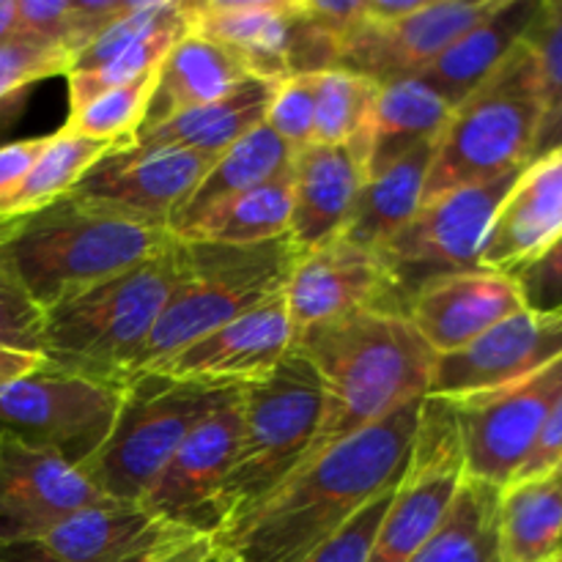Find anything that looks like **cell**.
<instances>
[{"mask_svg":"<svg viewBox=\"0 0 562 562\" xmlns=\"http://www.w3.org/2000/svg\"><path fill=\"white\" fill-rule=\"evenodd\" d=\"M420 406L423 401H412L335 445L245 519L212 536L228 547L236 562H305L398 481Z\"/></svg>","mask_w":562,"mask_h":562,"instance_id":"cell-1","label":"cell"},{"mask_svg":"<svg viewBox=\"0 0 562 562\" xmlns=\"http://www.w3.org/2000/svg\"><path fill=\"white\" fill-rule=\"evenodd\" d=\"M294 349L313 362L324 395L316 439L300 470L401 406L428 398L437 366V355L409 318L384 311L351 313L300 329Z\"/></svg>","mask_w":562,"mask_h":562,"instance_id":"cell-2","label":"cell"},{"mask_svg":"<svg viewBox=\"0 0 562 562\" xmlns=\"http://www.w3.org/2000/svg\"><path fill=\"white\" fill-rule=\"evenodd\" d=\"M184 272V247H168L126 272L44 311L42 357L55 368L130 382Z\"/></svg>","mask_w":562,"mask_h":562,"instance_id":"cell-3","label":"cell"},{"mask_svg":"<svg viewBox=\"0 0 562 562\" xmlns=\"http://www.w3.org/2000/svg\"><path fill=\"white\" fill-rule=\"evenodd\" d=\"M9 220L5 250L44 311L126 272L173 241L170 231L132 223L75 195Z\"/></svg>","mask_w":562,"mask_h":562,"instance_id":"cell-4","label":"cell"},{"mask_svg":"<svg viewBox=\"0 0 562 562\" xmlns=\"http://www.w3.org/2000/svg\"><path fill=\"white\" fill-rule=\"evenodd\" d=\"M322 406V379L294 346L263 382L245 387L239 448L209 514V532L245 519L300 470L316 439Z\"/></svg>","mask_w":562,"mask_h":562,"instance_id":"cell-5","label":"cell"},{"mask_svg":"<svg viewBox=\"0 0 562 562\" xmlns=\"http://www.w3.org/2000/svg\"><path fill=\"white\" fill-rule=\"evenodd\" d=\"M543 119L547 102L538 64L519 42L514 53L453 108L434 148L423 201L525 168Z\"/></svg>","mask_w":562,"mask_h":562,"instance_id":"cell-6","label":"cell"},{"mask_svg":"<svg viewBox=\"0 0 562 562\" xmlns=\"http://www.w3.org/2000/svg\"><path fill=\"white\" fill-rule=\"evenodd\" d=\"M184 272L130 379L148 373L192 340L283 294L302 258L291 236L261 245L184 241Z\"/></svg>","mask_w":562,"mask_h":562,"instance_id":"cell-7","label":"cell"},{"mask_svg":"<svg viewBox=\"0 0 562 562\" xmlns=\"http://www.w3.org/2000/svg\"><path fill=\"white\" fill-rule=\"evenodd\" d=\"M241 390L157 373L130 379L113 431L82 472L102 497L140 499L192 428L239 398Z\"/></svg>","mask_w":562,"mask_h":562,"instance_id":"cell-8","label":"cell"},{"mask_svg":"<svg viewBox=\"0 0 562 562\" xmlns=\"http://www.w3.org/2000/svg\"><path fill=\"white\" fill-rule=\"evenodd\" d=\"M521 170L428 198L415 217L379 247L398 316H406L412 296L431 280L481 269V247L494 214Z\"/></svg>","mask_w":562,"mask_h":562,"instance_id":"cell-9","label":"cell"},{"mask_svg":"<svg viewBox=\"0 0 562 562\" xmlns=\"http://www.w3.org/2000/svg\"><path fill=\"white\" fill-rule=\"evenodd\" d=\"M464 481V442L453 406L428 395L368 562H409L442 525Z\"/></svg>","mask_w":562,"mask_h":562,"instance_id":"cell-10","label":"cell"},{"mask_svg":"<svg viewBox=\"0 0 562 562\" xmlns=\"http://www.w3.org/2000/svg\"><path fill=\"white\" fill-rule=\"evenodd\" d=\"M126 384L44 362L0 393V431L86 467L119 420Z\"/></svg>","mask_w":562,"mask_h":562,"instance_id":"cell-11","label":"cell"},{"mask_svg":"<svg viewBox=\"0 0 562 562\" xmlns=\"http://www.w3.org/2000/svg\"><path fill=\"white\" fill-rule=\"evenodd\" d=\"M562 398V357L492 393L448 401L464 442L467 475L505 488ZM445 401V398H442Z\"/></svg>","mask_w":562,"mask_h":562,"instance_id":"cell-12","label":"cell"},{"mask_svg":"<svg viewBox=\"0 0 562 562\" xmlns=\"http://www.w3.org/2000/svg\"><path fill=\"white\" fill-rule=\"evenodd\" d=\"M212 159L170 146H113L69 195L148 228L170 231L187 198L206 176Z\"/></svg>","mask_w":562,"mask_h":562,"instance_id":"cell-13","label":"cell"},{"mask_svg":"<svg viewBox=\"0 0 562 562\" xmlns=\"http://www.w3.org/2000/svg\"><path fill=\"white\" fill-rule=\"evenodd\" d=\"M99 497L80 467L55 450L0 431V541H42Z\"/></svg>","mask_w":562,"mask_h":562,"instance_id":"cell-14","label":"cell"},{"mask_svg":"<svg viewBox=\"0 0 562 562\" xmlns=\"http://www.w3.org/2000/svg\"><path fill=\"white\" fill-rule=\"evenodd\" d=\"M291 346H294V324L283 291L245 316L192 340L148 373L179 379V382L250 387L263 382L283 362Z\"/></svg>","mask_w":562,"mask_h":562,"instance_id":"cell-15","label":"cell"},{"mask_svg":"<svg viewBox=\"0 0 562 562\" xmlns=\"http://www.w3.org/2000/svg\"><path fill=\"white\" fill-rule=\"evenodd\" d=\"M499 0H426L420 11L395 25L362 20L349 36L340 69L368 77L376 86L409 80L434 64L456 38L486 20Z\"/></svg>","mask_w":562,"mask_h":562,"instance_id":"cell-16","label":"cell"},{"mask_svg":"<svg viewBox=\"0 0 562 562\" xmlns=\"http://www.w3.org/2000/svg\"><path fill=\"white\" fill-rule=\"evenodd\" d=\"M558 357H562V307L549 313L525 307L467 349L437 357L428 395L456 401L492 393L527 373L541 371Z\"/></svg>","mask_w":562,"mask_h":562,"instance_id":"cell-17","label":"cell"},{"mask_svg":"<svg viewBox=\"0 0 562 562\" xmlns=\"http://www.w3.org/2000/svg\"><path fill=\"white\" fill-rule=\"evenodd\" d=\"M285 305L294 333L362 311L395 313L393 285L379 252L344 236L296 261L285 285Z\"/></svg>","mask_w":562,"mask_h":562,"instance_id":"cell-18","label":"cell"},{"mask_svg":"<svg viewBox=\"0 0 562 562\" xmlns=\"http://www.w3.org/2000/svg\"><path fill=\"white\" fill-rule=\"evenodd\" d=\"M241 393L192 428L190 437L170 456L140 497L148 510L209 532V514L239 448Z\"/></svg>","mask_w":562,"mask_h":562,"instance_id":"cell-19","label":"cell"},{"mask_svg":"<svg viewBox=\"0 0 562 562\" xmlns=\"http://www.w3.org/2000/svg\"><path fill=\"white\" fill-rule=\"evenodd\" d=\"M519 311H525V300L510 274L472 269L423 285L412 296L406 318L428 349L445 357L467 349Z\"/></svg>","mask_w":562,"mask_h":562,"instance_id":"cell-20","label":"cell"},{"mask_svg":"<svg viewBox=\"0 0 562 562\" xmlns=\"http://www.w3.org/2000/svg\"><path fill=\"white\" fill-rule=\"evenodd\" d=\"M201 530L148 510L140 499L99 497L60 521L44 549L64 562H148Z\"/></svg>","mask_w":562,"mask_h":562,"instance_id":"cell-21","label":"cell"},{"mask_svg":"<svg viewBox=\"0 0 562 562\" xmlns=\"http://www.w3.org/2000/svg\"><path fill=\"white\" fill-rule=\"evenodd\" d=\"M562 236V148L530 159L492 220L481 269L514 278Z\"/></svg>","mask_w":562,"mask_h":562,"instance_id":"cell-22","label":"cell"},{"mask_svg":"<svg viewBox=\"0 0 562 562\" xmlns=\"http://www.w3.org/2000/svg\"><path fill=\"white\" fill-rule=\"evenodd\" d=\"M362 181H366V165L351 143L340 146L311 143L294 154L291 165L294 209H291L289 236L302 256L344 234Z\"/></svg>","mask_w":562,"mask_h":562,"instance_id":"cell-23","label":"cell"},{"mask_svg":"<svg viewBox=\"0 0 562 562\" xmlns=\"http://www.w3.org/2000/svg\"><path fill=\"white\" fill-rule=\"evenodd\" d=\"M291 0H203L187 3L190 31L234 49L256 80L291 77Z\"/></svg>","mask_w":562,"mask_h":562,"instance_id":"cell-24","label":"cell"},{"mask_svg":"<svg viewBox=\"0 0 562 562\" xmlns=\"http://www.w3.org/2000/svg\"><path fill=\"white\" fill-rule=\"evenodd\" d=\"M247 80H252L250 69L234 49L195 31H187L159 64L140 130L162 124L184 110L217 102Z\"/></svg>","mask_w":562,"mask_h":562,"instance_id":"cell-25","label":"cell"},{"mask_svg":"<svg viewBox=\"0 0 562 562\" xmlns=\"http://www.w3.org/2000/svg\"><path fill=\"white\" fill-rule=\"evenodd\" d=\"M450 113L453 108L417 77L379 88L366 132L351 143L366 165V179L382 173L415 148L437 143Z\"/></svg>","mask_w":562,"mask_h":562,"instance_id":"cell-26","label":"cell"},{"mask_svg":"<svg viewBox=\"0 0 562 562\" xmlns=\"http://www.w3.org/2000/svg\"><path fill=\"white\" fill-rule=\"evenodd\" d=\"M541 0H499L497 9L456 38L428 69L417 75L450 108L464 102L525 38Z\"/></svg>","mask_w":562,"mask_h":562,"instance_id":"cell-27","label":"cell"},{"mask_svg":"<svg viewBox=\"0 0 562 562\" xmlns=\"http://www.w3.org/2000/svg\"><path fill=\"white\" fill-rule=\"evenodd\" d=\"M274 88H278V82L252 77L217 102L184 110V113L173 115L162 124L148 126V130H137L132 143L184 148V151L217 159L247 132L263 124Z\"/></svg>","mask_w":562,"mask_h":562,"instance_id":"cell-28","label":"cell"},{"mask_svg":"<svg viewBox=\"0 0 562 562\" xmlns=\"http://www.w3.org/2000/svg\"><path fill=\"white\" fill-rule=\"evenodd\" d=\"M294 148L285 140H280L267 124L247 132L228 151L212 159L201 184L187 198L179 214L170 220V234H184L192 223H198L203 214L212 212L220 203L231 201L236 195H245V192L283 176L294 165Z\"/></svg>","mask_w":562,"mask_h":562,"instance_id":"cell-29","label":"cell"},{"mask_svg":"<svg viewBox=\"0 0 562 562\" xmlns=\"http://www.w3.org/2000/svg\"><path fill=\"white\" fill-rule=\"evenodd\" d=\"M434 148L437 143H426L384 168L382 173L362 181L351 217L340 236L371 250H379L384 241L393 239L420 209Z\"/></svg>","mask_w":562,"mask_h":562,"instance_id":"cell-30","label":"cell"},{"mask_svg":"<svg viewBox=\"0 0 562 562\" xmlns=\"http://www.w3.org/2000/svg\"><path fill=\"white\" fill-rule=\"evenodd\" d=\"M497 543L503 562H560L562 488L552 475L514 481L499 492Z\"/></svg>","mask_w":562,"mask_h":562,"instance_id":"cell-31","label":"cell"},{"mask_svg":"<svg viewBox=\"0 0 562 562\" xmlns=\"http://www.w3.org/2000/svg\"><path fill=\"white\" fill-rule=\"evenodd\" d=\"M294 187L291 170L256 190L220 203L192 223L179 239L212 241V245H261L289 236Z\"/></svg>","mask_w":562,"mask_h":562,"instance_id":"cell-32","label":"cell"},{"mask_svg":"<svg viewBox=\"0 0 562 562\" xmlns=\"http://www.w3.org/2000/svg\"><path fill=\"white\" fill-rule=\"evenodd\" d=\"M499 492L494 483L467 475L448 516L409 562H503L497 543Z\"/></svg>","mask_w":562,"mask_h":562,"instance_id":"cell-33","label":"cell"},{"mask_svg":"<svg viewBox=\"0 0 562 562\" xmlns=\"http://www.w3.org/2000/svg\"><path fill=\"white\" fill-rule=\"evenodd\" d=\"M113 146L115 143L97 140V137L71 132L69 126H60L47 137V146L38 154L25 179L0 198V217H20L69 195L77 181Z\"/></svg>","mask_w":562,"mask_h":562,"instance_id":"cell-34","label":"cell"},{"mask_svg":"<svg viewBox=\"0 0 562 562\" xmlns=\"http://www.w3.org/2000/svg\"><path fill=\"white\" fill-rule=\"evenodd\" d=\"M379 88L368 77L346 69L316 75V119H313V143L340 146L355 143L366 132L368 115L379 97Z\"/></svg>","mask_w":562,"mask_h":562,"instance_id":"cell-35","label":"cell"},{"mask_svg":"<svg viewBox=\"0 0 562 562\" xmlns=\"http://www.w3.org/2000/svg\"><path fill=\"white\" fill-rule=\"evenodd\" d=\"M179 22H187L184 0H130L126 9L77 55L71 71L99 69L130 47H135L143 38L154 36L170 25H179Z\"/></svg>","mask_w":562,"mask_h":562,"instance_id":"cell-36","label":"cell"},{"mask_svg":"<svg viewBox=\"0 0 562 562\" xmlns=\"http://www.w3.org/2000/svg\"><path fill=\"white\" fill-rule=\"evenodd\" d=\"M154 82H157V71H148V75L137 77L126 86L110 88V91L99 93L97 99L82 104L80 110H71L64 126L86 137L115 143V146L130 143L146 119Z\"/></svg>","mask_w":562,"mask_h":562,"instance_id":"cell-37","label":"cell"},{"mask_svg":"<svg viewBox=\"0 0 562 562\" xmlns=\"http://www.w3.org/2000/svg\"><path fill=\"white\" fill-rule=\"evenodd\" d=\"M187 31H190V22H179V25H170L165 31L154 33V36L143 38L135 47H130L119 58L110 60V64L99 66V69L66 75V80H69V113L71 110H80L82 104H88L99 93L110 91V88L126 86V82L137 80V77L148 75V71H157L165 55L173 49V44Z\"/></svg>","mask_w":562,"mask_h":562,"instance_id":"cell-38","label":"cell"},{"mask_svg":"<svg viewBox=\"0 0 562 562\" xmlns=\"http://www.w3.org/2000/svg\"><path fill=\"white\" fill-rule=\"evenodd\" d=\"M9 223V217H0V346L42 355L44 307L25 289L5 250Z\"/></svg>","mask_w":562,"mask_h":562,"instance_id":"cell-39","label":"cell"},{"mask_svg":"<svg viewBox=\"0 0 562 562\" xmlns=\"http://www.w3.org/2000/svg\"><path fill=\"white\" fill-rule=\"evenodd\" d=\"M71 64H75V55L60 42L16 33L0 42V99L31 91L33 82L47 80V77H66Z\"/></svg>","mask_w":562,"mask_h":562,"instance_id":"cell-40","label":"cell"},{"mask_svg":"<svg viewBox=\"0 0 562 562\" xmlns=\"http://www.w3.org/2000/svg\"><path fill=\"white\" fill-rule=\"evenodd\" d=\"M313 119H316V75H294L280 80L263 124L294 151H302L313 143Z\"/></svg>","mask_w":562,"mask_h":562,"instance_id":"cell-41","label":"cell"},{"mask_svg":"<svg viewBox=\"0 0 562 562\" xmlns=\"http://www.w3.org/2000/svg\"><path fill=\"white\" fill-rule=\"evenodd\" d=\"M541 75L547 115L562 102V0H541L530 27L521 38Z\"/></svg>","mask_w":562,"mask_h":562,"instance_id":"cell-42","label":"cell"},{"mask_svg":"<svg viewBox=\"0 0 562 562\" xmlns=\"http://www.w3.org/2000/svg\"><path fill=\"white\" fill-rule=\"evenodd\" d=\"M395 483L387 492L379 494L376 499H371V503H368L366 508L338 532V536L329 538V541L324 543V547H318L305 562H368L373 541H376L379 525H382L384 519V510H387L390 497H393Z\"/></svg>","mask_w":562,"mask_h":562,"instance_id":"cell-43","label":"cell"},{"mask_svg":"<svg viewBox=\"0 0 562 562\" xmlns=\"http://www.w3.org/2000/svg\"><path fill=\"white\" fill-rule=\"evenodd\" d=\"M527 311L549 313L562 307V236L536 261L514 274Z\"/></svg>","mask_w":562,"mask_h":562,"instance_id":"cell-44","label":"cell"},{"mask_svg":"<svg viewBox=\"0 0 562 562\" xmlns=\"http://www.w3.org/2000/svg\"><path fill=\"white\" fill-rule=\"evenodd\" d=\"M75 22L77 0H16L20 33L60 42L77 58Z\"/></svg>","mask_w":562,"mask_h":562,"instance_id":"cell-45","label":"cell"},{"mask_svg":"<svg viewBox=\"0 0 562 562\" xmlns=\"http://www.w3.org/2000/svg\"><path fill=\"white\" fill-rule=\"evenodd\" d=\"M296 3L316 25L338 36L344 47L366 20V0H296Z\"/></svg>","mask_w":562,"mask_h":562,"instance_id":"cell-46","label":"cell"},{"mask_svg":"<svg viewBox=\"0 0 562 562\" xmlns=\"http://www.w3.org/2000/svg\"><path fill=\"white\" fill-rule=\"evenodd\" d=\"M560 459H562V398H560V404L554 406L552 417H549L547 426H543L536 448H532V453L527 456V461L521 464V470L516 472L514 481H527V477L549 475V472L560 464Z\"/></svg>","mask_w":562,"mask_h":562,"instance_id":"cell-47","label":"cell"},{"mask_svg":"<svg viewBox=\"0 0 562 562\" xmlns=\"http://www.w3.org/2000/svg\"><path fill=\"white\" fill-rule=\"evenodd\" d=\"M47 137H27V140H14L0 146V198L25 179V173L33 168L38 154L47 146Z\"/></svg>","mask_w":562,"mask_h":562,"instance_id":"cell-48","label":"cell"},{"mask_svg":"<svg viewBox=\"0 0 562 562\" xmlns=\"http://www.w3.org/2000/svg\"><path fill=\"white\" fill-rule=\"evenodd\" d=\"M148 562H236V558L217 536H212V532H198V536L154 554Z\"/></svg>","mask_w":562,"mask_h":562,"instance_id":"cell-49","label":"cell"},{"mask_svg":"<svg viewBox=\"0 0 562 562\" xmlns=\"http://www.w3.org/2000/svg\"><path fill=\"white\" fill-rule=\"evenodd\" d=\"M44 362L47 360H44L42 355H31V351L0 346V393H3L5 387H11L14 382H20V379L36 373Z\"/></svg>","mask_w":562,"mask_h":562,"instance_id":"cell-50","label":"cell"},{"mask_svg":"<svg viewBox=\"0 0 562 562\" xmlns=\"http://www.w3.org/2000/svg\"><path fill=\"white\" fill-rule=\"evenodd\" d=\"M423 3L426 0H366V20L373 25H395L420 11Z\"/></svg>","mask_w":562,"mask_h":562,"instance_id":"cell-51","label":"cell"},{"mask_svg":"<svg viewBox=\"0 0 562 562\" xmlns=\"http://www.w3.org/2000/svg\"><path fill=\"white\" fill-rule=\"evenodd\" d=\"M0 562H64L38 541H0Z\"/></svg>","mask_w":562,"mask_h":562,"instance_id":"cell-52","label":"cell"},{"mask_svg":"<svg viewBox=\"0 0 562 562\" xmlns=\"http://www.w3.org/2000/svg\"><path fill=\"white\" fill-rule=\"evenodd\" d=\"M554 148H562V102L558 110H552V113L543 119L541 124V132H538L536 137V146H532V157H543V154L554 151Z\"/></svg>","mask_w":562,"mask_h":562,"instance_id":"cell-53","label":"cell"},{"mask_svg":"<svg viewBox=\"0 0 562 562\" xmlns=\"http://www.w3.org/2000/svg\"><path fill=\"white\" fill-rule=\"evenodd\" d=\"M20 25H16V0H0V42L16 36Z\"/></svg>","mask_w":562,"mask_h":562,"instance_id":"cell-54","label":"cell"},{"mask_svg":"<svg viewBox=\"0 0 562 562\" xmlns=\"http://www.w3.org/2000/svg\"><path fill=\"white\" fill-rule=\"evenodd\" d=\"M25 97H27V91L14 93V97H9V99H0V126H5L9 121H14L16 115H20L22 104H25Z\"/></svg>","mask_w":562,"mask_h":562,"instance_id":"cell-55","label":"cell"},{"mask_svg":"<svg viewBox=\"0 0 562 562\" xmlns=\"http://www.w3.org/2000/svg\"><path fill=\"white\" fill-rule=\"evenodd\" d=\"M549 475H552V477H554V481H558V483H560V488H562V459H560V464H558V467H554V470H552V472H549Z\"/></svg>","mask_w":562,"mask_h":562,"instance_id":"cell-56","label":"cell"},{"mask_svg":"<svg viewBox=\"0 0 562 562\" xmlns=\"http://www.w3.org/2000/svg\"><path fill=\"white\" fill-rule=\"evenodd\" d=\"M560 562H562V558H560Z\"/></svg>","mask_w":562,"mask_h":562,"instance_id":"cell-57","label":"cell"}]
</instances>
